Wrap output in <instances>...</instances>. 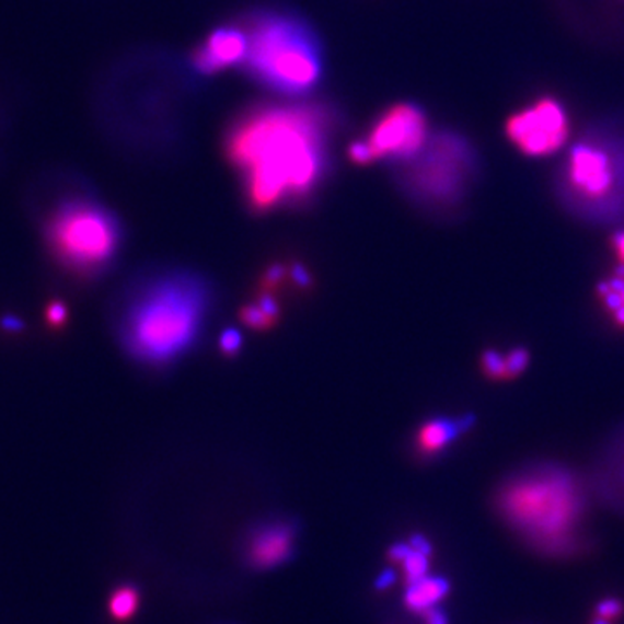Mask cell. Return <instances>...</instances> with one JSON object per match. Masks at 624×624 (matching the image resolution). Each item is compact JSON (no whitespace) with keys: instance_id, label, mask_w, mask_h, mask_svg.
<instances>
[{"instance_id":"34","label":"cell","mask_w":624,"mask_h":624,"mask_svg":"<svg viewBox=\"0 0 624 624\" xmlns=\"http://www.w3.org/2000/svg\"><path fill=\"white\" fill-rule=\"evenodd\" d=\"M593 624H611V623H609V621L599 620V617H597V620L593 621Z\"/></svg>"},{"instance_id":"21","label":"cell","mask_w":624,"mask_h":624,"mask_svg":"<svg viewBox=\"0 0 624 624\" xmlns=\"http://www.w3.org/2000/svg\"><path fill=\"white\" fill-rule=\"evenodd\" d=\"M347 153H349V160L354 165L367 166L374 162L373 153H371L370 146L365 138L350 142Z\"/></svg>"},{"instance_id":"30","label":"cell","mask_w":624,"mask_h":624,"mask_svg":"<svg viewBox=\"0 0 624 624\" xmlns=\"http://www.w3.org/2000/svg\"><path fill=\"white\" fill-rule=\"evenodd\" d=\"M409 545H412V548L421 552V554L425 555L432 554V546H430L429 541L425 540V538L420 536V534H416V536H413L412 541H409Z\"/></svg>"},{"instance_id":"20","label":"cell","mask_w":624,"mask_h":624,"mask_svg":"<svg viewBox=\"0 0 624 624\" xmlns=\"http://www.w3.org/2000/svg\"><path fill=\"white\" fill-rule=\"evenodd\" d=\"M11 129H13V118L0 101V166L4 165L5 154H8Z\"/></svg>"},{"instance_id":"18","label":"cell","mask_w":624,"mask_h":624,"mask_svg":"<svg viewBox=\"0 0 624 624\" xmlns=\"http://www.w3.org/2000/svg\"><path fill=\"white\" fill-rule=\"evenodd\" d=\"M240 317H242L243 323L249 328L257 330V332H266V330L273 328V325H275V321L270 320L257 304H249L242 308Z\"/></svg>"},{"instance_id":"25","label":"cell","mask_w":624,"mask_h":624,"mask_svg":"<svg viewBox=\"0 0 624 624\" xmlns=\"http://www.w3.org/2000/svg\"><path fill=\"white\" fill-rule=\"evenodd\" d=\"M257 305L263 309L267 316L275 321V323L279 320V304L278 300L273 296V291H258Z\"/></svg>"},{"instance_id":"7","label":"cell","mask_w":624,"mask_h":624,"mask_svg":"<svg viewBox=\"0 0 624 624\" xmlns=\"http://www.w3.org/2000/svg\"><path fill=\"white\" fill-rule=\"evenodd\" d=\"M395 180L401 192L418 207L444 212L471 195L481 172V160L471 139L457 130L430 134L415 159L400 163Z\"/></svg>"},{"instance_id":"9","label":"cell","mask_w":624,"mask_h":624,"mask_svg":"<svg viewBox=\"0 0 624 624\" xmlns=\"http://www.w3.org/2000/svg\"><path fill=\"white\" fill-rule=\"evenodd\" d=\"M569 115L555 97H540L512 113L505 122V136L525 157L557 153L569 139Z\"/></svg>"},{"instance_id":"26","label":"cell","mask_w":624,"mask_h":624,"mask_svg":"<svg viewBox=\"0 0 624 624\" xmlns=\"http://www.w3.org/2000/svg\"><path fill=\"white\" fill-rule=\"evenodd\" d=\"M288 278L297 285V287L302 288V290H308L312 285V276L309 275V270L305 266L300 263H293L288 266Z\"/></svg>"},{"instance_id":"15","label":"cell","mask_w":624,"mask_h":624,"mask_svg":"<svg viewBox=\"0 0 624 624\" xmlns=\"http://www.w3.org/2000/svg\"><path fill=\"white\" fill-rule=\"evenodd\" d=\"M138 591L134 590L132 587H120L113 591L112 600H109V612L117 621L129 620L138 609Z\"/></svg>"},{"instance_id":"4","label":"cell","mask_w":624,"mask_h":624,"mask_svg":"<svg viewBox=\"0 0 624 624\" xmlns=\"http://www.w3.org/2000/svg\"><path fill=\"white\" fill-rule=\"evenodd\" d=\"M498 512L545 554H573L579 545L587 493L581 477L561 463H534L501 484Z\"/></svg>"},{"instance_id":"19","label":"cell","mask_w":624,"mask_h":624,"mask_svg":"<svg viewBox=\"0 0 624 624\" xmlns=\"http://www.w3.org/2000/svg\"><path fill=\"white\" fill-rule=\"evenodd\" d=\"M505 358H507L508 380L524 373L528 370L529 359H531L525 347H513L510 353L505 354Z\"/></svg>"},{"instance_id":"17","label":"cell","mask_w":624,"mask_h":624,"mask_svg":"<svg viewBox=\"0 0 624 624\" xmlns=\"http://www.w3.org/2000/svg\"><path fill=\"white\" fill-rule=\"evenodd\" d=\"M481 368L487 379L508 380L507 358L496 349H486L481 356Z\"/></svg>"},{"instance_id":"33","label":"cell","mask_w":624,"mask_h":624,"mask_svg":"<svg viewBox=\"0 0 624 624\" xmlns=\"http://www.w3.org/2000/svg\"><path fill=\"white\" fill-rule=\"evenodd\" d=\"M612 321H614V325L620 326V328L624 330V305L620 309V311H616L614 314H612Z\"/></svg>"},{"instance_id":"12","label":"cell","mask_w":624,"mask_h":624,"mask_svg":"<svg viewBox=\"0 0 624 624\" xmlns=\"http://www.w3.org/2000/svg\"><path fill=\"white\" fill-rule=\"evenodd\" d=\"M474 415L434 416L421 425L415 437L416 453L424 458L437 457L453 444L458 437L469 432L474 427Z\"/></svg>"},{"instance_id":"23","label":"cell","mask_w":624,"mask_h":624,"mask_svg":"<svg viewBox=\"0 0 624 624\" xmlns=\"http://www.w3.org/2000/svg\"><path fill=\"white\" fill-rule=\"evenodd\" d=\"M242 333L234 328H228L221 335V340H219V347H221V353L228 358H233L242 349Z\"/></svg>"},{"instance_id":"27","label":"cell","mask_w":624,"mask_h":624,"mask_svg":"<svg viewBox=\"0 0 624 624\" xmlns=\"http://www.w3.org/2000/svg\"><path fill=\"white\" fill-rule=\"evenodd\" d=\"M421 614H424L425 624H448V617L441 609L432 608Z\"/></svg>"},{"instance_id":"32","label":"cell","mask_w":624,"mask_h":624,"mask_svg":"<svg viewBox=\"0 0 624 624\" xmlns=\"http://www.w3.org/2000/svg\"><path fill=\"white\" fill-rule=\"evenodd\" d=\"M609 284L612 285V288H614V290H616L624 300V279L616 278V276H614V278L609 279Z\"/></svg>"},{"instance_id":"10","label":"cell","mask_w":624,"mask_h":624,"mask_svg":"<svg viewBox=\"0 0 624 624\" xmlns=\"http://www.w3.org/2000/svg\"><path fill=\"white\" fill-rule=\"evenodd\" d=\"M249 53V38L242 23H229L213 28L189 53V70L196 76L212 77L229 68L243 65Z\"/></svg>"},{"instance_id":"22","label":"cell","mask_w":624,"mask_h":624,"mask_svg":"<svg viewBox=\"0 0 624 624\" xmlns=\"http://www.w3.org/2000/svg\"><path fill=\"white\" fill-rule=\"evenodd\" d=\"M288 278V267L281 263L270 264L266 270H264L263 276V290L273 291L284 284V279Z\"/></svg>"},{"instance_id":"1","label":"cell","mask_w":624,"mask_h":624,"mask_svg":"<svg viewBox=\"0 0 624 624\" xmlns=\"http://www.w3.org/2000/svg\"><path fill=\"white\" fill-rule=\"evenodd\" d=\"M342 112L330 101H261L240 109L222 139L226 160L242 177L250 210L302 205L332 169V138Z\"/></svg>"},{"instance_id":"8","label":"cell","mask_w":624,"mask_h":624,"mask_svg":"<svg viewBox=\"0 0 624 624\" xmlns=\"http://www.w3.org/2000/svg\"><path fill=\"white\" fill-rule=\"evenodd\" d=\"M429 117L412 101L391 104L373 118L367 142L374 162L388 160L392 165L408 162L429 141Z\"/></svg>"},{"instance_id":"28","label":"cell","mask_w":624,"mask_h":624,"mask_svg":"<svg viewBox=\"0 0 624 624\" xmlns=\"http://www.w3.org/2000/svg\"><path fill=\"white\" fill-rule=\"evenodd\" d=\"M409 550H412L409 543L408 545H406V543H395V545L392 546L391 552H389V555H391L392 561L401 564V562L406 558V555L409 554Z\"/></svg>"},{"instance_id":"16","label":"cell","mask_w":624,"mask_h":624,"mask_svg":"<svg viewBox=\"0 0 624 624\" xmlns=\"http://www.w3.org/2000/svg\"><path fill=\"white\" fill-rule=\"evenodd\" d=\"M429 557L430 555L421 554L418 550H409V554L401 562V566L404 569V578H406L408 585L409 582L420 581L425 576H429Z\"/></svg>"},{"instance_id":"29","label":"cell","mask_w":624,"mask_h":624,"mask_svg":"<svg viewBox=\"0 0 624 624\" xmlns=\"http://www.w3.org/2000/svg\"><path fill=\"white\" fill-rule=\"evenodd\" d=\"M611 245L614 252H616L617 258H620V264H624V229L614 233Z\"/></svg>"},{"instance_id":"5","label":"cell","mask_w":624,"mask_h":624,"mask_svg":"<svg viewBox=\"0 0 624 624\" xmlns=\"http://www.w3.org/2000/svg\"><path fill=\"white\" fill-rule=\"evenodd\" d=\"M249 53L243 71L261 88L284 97H304L325 73V50L314 26L287 8L264 5L243 16Z\"/></svg>"},{"instance_id":"3","label":"cell","mask_w":624,"mask_h":624,"mask_svg":"<svg viewBox=\"0 0 624 624\" xmlns=\"http://www.w3.org/2000/svg\"><path fill=\"white\" fill-rule=\"evenodd\" d=\"M210 308V288L186 270H154L130 279L112 305L113 335L142 367L177 361L195 346Z\"/></svg>"},{"instance_id":"24","label":"cell","mask_w":624,"mask_h":624,"mask_svg":"<svg viewBox=\"0 0 624 624\" xmlns=\"http://www.w3.org/2000/svg\"><path fill=\"white\" fill-rule=\"evenodd\" d=\"M621 612H623V603L617 599L602 600V602L597 605V617H599V620L609 621V623L617 620V617L621 616Z\"/></svg>"},{"instance_id":"11","label":"cell","mask_w":624,"mask_h":624,"mask_svg":"<svg viewBox=\"0 0 624 624\" xmlns=\"http://www.w3.org/2000/svg\"><path fill=\"white\" fill-rule=\"evenodd\" d=\"M293 548V528L287 522H270L258 528L250 540L249 557L255 567L270 569L284 564Z\"/></svg>"},{"instance_id":"14","label":"cell","mask_w":624,"mask_h":624,"mask_svg":"<svg viewBox=\"0 0 624 624\" xmlns=\"http://www.w3.org/2000/svg\"><path fill=\"white\" fill-rule=\"evenodd\" d=\"M450 591V582L437 576H425L420 581L409 582L404 602L412 611L425 612L436 608Z\"/></svg>"},{"instance_id":"13","label":"cell","mask_w":624,"mask_h":624,"mask_svg":"<svg viewBox=\"0 0 624 624\" xmlns=\"http://www.w3.org/2000/svg\"><path fill=\"white\" fill-rule=\"evenodd\" d=\"M597 477L602 492L624 505V425L609 439L600 457Z\"/></svg>"},{"instance_id":"31","label":"cell","mask_w":624,"mask_h":624,"mask_svg":"<svg viewBox=\"0 0 624 624\" xmlns=\"http://www.w3.org/2000/svg\"><path fill=\"white\" fill-rule=\"evenodd\" d=\"M395 581V575L392 570H383L382 575L377 579V588L379 590H385V588L392 587Z\"/></svg>"},{"instance_id":"6","label":"cell","mask_w":624,"mask_h":624,"mask_svg":"<svg viewBox=\"0 0 624 624\" xmlns=\"http://www.w3.org/2000/svg\"><path fill=\"white\" fill-rule=\"evenodd\" d=\"M555 193L579 221L624 224V129L597 124L582 134L555 175Z\"/></svg>"},{"instance_id":"2","label":"cell","mask_w":624,"mask_h":624,"mask_svg":"<svg viewBox=\"0 0 624 624\" xmlns=\"http://www.w3.org/2000/svg\"><path fill=\"white\" fill-rule=\"evenodd\" d=\"M30 222L49 263L79 284L108 275L124 249V226L82 174L47 169L25 193Z\"/></svg>"}]
</instances>
